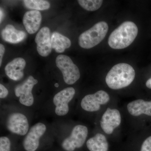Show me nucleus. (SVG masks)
Instances as JSON below:
<instances>
[{"label":"nucleus","mask_w":151,"mask_h":151,"mask_svg":"<svg viewBox=\"0 0 151 151\" xmlns=\"http://www.w3.org/2000/svg\"><path fill=\"white\" fill-rule=\"evenodd\" d=\"M136 72L132 66L127 63H118L113 66L105 78L109 88L119 89L131 84L134 79Z\"/></svg>","instance_id":"nucleus-1"},{"label":"nucleus","mask_w":151,"mask_h":151,"mask_svg":"<svg viewBox=\"0 0 151 151\" xmlns=\"http://www.w3.org/2000/svg\"><path fill=\"white\" fill-rule=\"evenodd\" d=\"M138 33V27L134 23L124 22L111 33L108 39V45L114 49L126 48L134 41Z\"/></svg>","instance_id":"nucleus-2"},{"label":"nucleus","mask_w":151,"mask_h":151,"mask_svg":"<svg viewBox=\"0 0 151 151\" xmlns=\"http://www.w3.org/2000/svg\"><path fill=\"white\" fill-rule=\"evenodd\" d=\"M108 28V24L106 22H98L79 36V46L84 49H90L96 46L106 36Z\"/></svg>","instance_id":"nucleus-3"},{"label":"nucleus","mask_w":151,"mask_h":151,"mask_svg":"<svg viewBox=\"0 0 151 151\" xmlns=\"http://www.w3.org/2000/svg\"><path fill=\"white\" fill-rule=\"evenodd\" d=\"M5 126L9 132L17 136L24 137L29 130V123L24 113L13 111L8 114L5 120Z\"/></svg>","instance_id":"nucleus-4"},{"label":"nucleus","mask_w":151,"mask_h":151,"mask_svg":"<svg viewBox=\"0 0 151 151\" xmlns=\"http://www.w3.org/2000/svg\"><path fill=\"white\" fill-rule=\"evenodd\" d=\"M88 134L86 126L77 125L72 129L69 134L64 137L61 142V147L64 150L74 151L84 145Z\"/></svg>","instance_id":"nucleus-5"},{"label":"nucleus","mask_w":151,"mask_h":151,"mask_svg":"<svg viewBox=\"0 0 151 151\" xmlns=\"http://www.w3.org/2000/svg\"><path fill=\"white\" fill-rule=\"evenodd\" d=\"M55 63L57 66L62 72L63 80L66 84L72 85L80 78L79 68L69 57L60 55L57 57Z\"/></svg>","instance_id":"nucleus-6"},{"label":"nucleus","mask_w":151,"mask_h":151,"mask_svg":"<svg viewBox=\"0 0 151 151\" xmlns=\"http://www.w3.org/2000/svg\"><path fill=\"white\" fill-rule=\"evenodd\" d=\"M76 94L75 89L68 87L62 89L54 95L52 100L54 114L58 117L65 116L69 113V104Z\"/></svg>","instance_id":"nucleus-7"},{"label":"nucleus","mask_w":151,"mask_h":151,"mask_svg":"<svg viewBox=\"0 0 151 151\" xmlns=\"http://www.w3.org/2000/svg\"><path fill=\"white\" fill-rule=\"evenodd\" d=\"M38 81L32 76H29L21 84L17 85L14 88V94L18 98L19 103L26 107H31L35 104L32 93L34 87Z\"/></svg>","instance_id":"nucleus-8"},{"label":"nucleus","mask_w":151,"mask_h":151,"mask_svg":"<svg viewBox=\"0 0 151 151\" xmlns=\"http://www.w3.org/2000/svg\"><path fill=\"white\" fill-rule=\"evenodd\" d=\"M47 126L42 122H38L30 128L23 141V146L26 151H35L38 148L41 139L47 132Z\"/></svg>","instance_id":"nucleus-9"},{"label":"nucleus","mask_w":151,"mask_h":151,"mask_svg":"<svg viewBox=\"0 0 151 151\" xmlns=\"http://www.w3.org/2000/svg\"><path fill=\"white\" fill-rule=\"evenodd\" d=\"M110 100V96L107 92L100 90L94 94L84 96L81 100V107L86 112H97L100 110L101 105L107 104Z\"/></svg>","instance_id":"nucleus-10"},{"label":"nucleus","mask_w":151,"mask_h":151,"mask_svg":"<svg viewBox=\"0 0 151 151\" xmlns=\"http://www.w3.org/2000/svg\"><path fill=\"white\" fill-rule=\"evenodd\" d=\"M121 121V114L119 110L108 108L101 118L100 126L105 133L111 134L115 129L120 126Z\"/></svg>","instance_id":"nucleus-11"},{"label":"nucleus","mask_w":151,"mask_h":151,"mask_svg":"<svg viewBox=\"0 0 151 151\" xmlns=\"http://www.w3.org/2000/svg\"><path fill=\"white\" fill-rule=\"evenodd\" d=\"M50 31L48 27H45L40 30L36 35L35 42L38 53L41 56L47 57L52 51Z\"/></svg>","instance_id":"nucleus-12"},{"label":"nucleus","mask_w":151,"mask_h":151,"mask_svg":"<svg viewBox=\"0 0 151 151\" xmlns=\"http://www.w3.org/2000/svg\"><path fill=\"white\" fill-rule=\"evenodd\" d=\"M26 61L21 58H15L9 63L5 67V72L10 79L14 81L21 80L24 76V69L26 66Z\"/></svg>","instance_id":"nucleus-13"},{"label":"nucleus","mask_w":151,"mask_h":151,"mask_svg":"<svg viewBox=\"0 0 151 151\" xmlns=\"http://www.w3.org/2000/svg\"><path fill=\"white\" fill-rule=\"evenodd\" d=\"M41 21V14L38 11H28L23 18L24 25L30 34H33L38 30Z\"/></svg>","instance_id":"nucleus-14"},{"label":"nucleus","mask_w":151,"mask_h":151,"mask_svg":"<svg viewBox=\"0 0 151 151\" xmlns=\"http://www.w3.org/2000/svg\"><path fill=\"white\" fill-rule=\"evenodd\" d=\"M127 110L133 116L142 114L151 116V101H145L142 99L134 100L128 104Z\"/></svg>","instance_id":"nucleus-15"},{"label":"nucleus","mask_w":151,"mask_h":151,"mask_svg":"<svg viewBox=\"0 0 151 151\" xmlns=\"http://www.w3.org/2000/svg\"><path fill=\"white\" fill-rule=\"evenodd\" d=\"M1 36L7 42L17 44L24 40L27 34L24 31L17 29L12 25L8 24L2 31Z\"/></svg>","instance_id":"nucleus-16"},{"label":"nucleus","mask_w":151,"mask_h":151,"mask_svg":"<svg viewBox=\"0 0 151 151\" xmlns=\"http://www.w3.org/2000/svg\"><path fill=\"white\" fill-rule=\"evenodd\" d=\"M86 145L89 151H108L109 147L107 139L100 133H97L89 139Z\"/></svg>","instance_id":"nucleus-17"},{"label":"nucleus","mask_w":151,"mask_h":151,"mask_svg":"<svg viewBox=\"0 0 151 151\" xmlns=\"http://www.w3.org/2000/svg\"><path fill=\"white\" fill-rule=\"evenodd\" d=\"M52 47L58 53H62L71 45L69 38L59 33H52L51 37Z\"/></svg>","instance_id":"nucleus-18"},{"label":"nucleus","mask_w":151,"mask_h":151,"mask_svg":"<svg viewBox=\"0 0 151 151\" xmlns=\"http://www.w3.org/2000/svg\"><path fill=\"white\" fill-rule=\"evenodd\" d=\"M23 2L27 8L34 10H45L50 6L49 2L43 0H24Z\"/></svg>","instance_id":"nucleus-19"},{"label":"nucleus","mask_w":151,"mask_h":151,"mask_svg":"<svg viewBox=\"0 0 151 151\" xmlns=\"http://www.w3.org/2000/svg\"><path fill=\"white\" fill-rule=\"evenodd\" d=\"M78 3L81 7L88 11H95L102 5V0H78Z\"/></svg>","instance_id":"nucleus-20"},{"label":"nucleus","mask_w":151,"mask_h":151,"mask_svg":"<svg viewBox=\"0 0 151 151\" xmlns=\"http://www.w3.org/2000/svg\"><path fill=\"white\" fill-rule=\"evenodd\" d=\"M12 142L10 139L7 136L0 137V151H11Z\"/></svg>","instance_id":"nucleus-21"},{"label":"nucleus","mask_w":151,"mask_h":151,"mask_svg":"<svg viewBox=\"0 0 151 151\" xmlns=\"http://www.w3.org/2000/svg\"><path fill=\"white\" fill-rule=\"evenodd\" d=\"M140 151H151V136L144 141L141 147Z\"/></svg>","instance_id":"nucleus-22"},{"label":"nucleus","mask_w":151,"mask_h":151,"mask_svg":"<svg viewBox=\"0 0 151 151\" xmlns=\"http://www.w3.org/2000/svg\"><path fill=\"white\" fill-rule=\"evenodd\" d=\"M8 90L3 84H0V98L1 99H5L8 96Z\"/></svg>","instance_id":"nucleus-23"},{"label":"nucleus","mask_w":151,"mask_h":151,"mask_svg":"<svg viewBox=\"0 0 151 151\" xmlns=\"http://www.w3.org/2000/svg\"><path fill=\"white\" fill-rule=\"evenodd\" d=\"M5 50V48L4 46L2 44H0V66L1 65L4 53Z\"/></svg>","instance_id":"nucleus-24"},{"label":"nucleus","mask_w":151,"mask_h":151,"mask_svg":"<svg viewBox=\"0 0 151 151\" xmlns=\"http://www.w3.org/2000/svg\"><path fill=\"white\" fill-rule=\"evenodd\" d=\"M4 16L5 14L4 13V11H3L2 8H1V9H0V22H1V23L4 17Z\"/></svg>","instance_id":"nucleus-25"},{"label":"nucleus","mask_w":151,"mask_h":151,"mask_svg":"<svg viewBox=\"0 0 151 151\" xmlns=\"http://www.w3.org/2000/svg\"><path fill=\"white\" fill-rule=\"evenodd\" d=\"M146 85L147 88L149 89H151V78L149 79L147 81L146 83Z\"/></svg>","instance_id":"nucleus-26"}]
</instances>
